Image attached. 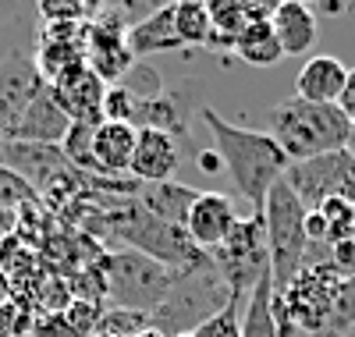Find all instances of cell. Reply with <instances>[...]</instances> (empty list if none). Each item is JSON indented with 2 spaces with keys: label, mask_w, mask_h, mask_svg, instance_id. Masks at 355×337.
<instances>
[{
  "label": "cell",
  "mask_w": 355,
  "mask_h": 337,
  "mask_svg": "<svg viewBox=\"0 0 355 337\" xmlns=\"http://www.w3.org/2000/svg\"><path fill=\"white\" fill-rule=\"evenodd\" d=\"M202 125L210 128V146L224 164V174L231 178L234 192H239L252 213H263V202L270 196V189L284 178V171L291 167V160L284 157V149L274 142L270 132H252L242 128L234 121L220 117L214 107H199Z\"/></svg>",
  "instance_id": "cell-1"
},
{
  "label": "cell",
  "mask_w": 355,
  "mask_h": 337,
  "mask_svg": "<svg viewBox=\"0 0 355 337\" xmlns=\"http://www.w3.org/2000/svg\"><path fill=\"white\" fill-rule=\"evenodd\" d=\"M270 135L291 164H302L323 157V153L345 149L352 135V121L334 103H309L295 96L270 110Z\"/></svg>",
  "instance_id": "cell-2"
},
{
  "label": "cell",
  "mask_w": 355,
  "mask_h": 337,
  "mask_svg": "<svg viewBox=\"0 0 355 337\" xmlns=\"http://www.w3.org/2000/svg\"><path fill=\"white\" fill-rule=\"evenodd\" d=\"M227 302H231V291H227L224 277L217 273L214 259L202 256L199 263H192L185 270H174V284H171L167 298L153 309L150 327L160 330L164 337L196 334L210 316H217Z\"/></svg>",
  "instance_id": "cell-3"
},
{
  "label": "cell",
  "mask_w": 355,
  "mask_h": 337,
  "mask_svg": "<svg viewBox=\"0 0 355 337\" xmlns=\"http://www.w3.org/2000/svg\"><path fill=\"white\" fill-rule=\"evenodd\" d=\"M263 231H266V252H270V277L274 291H284L309 259V238H306V206L295 199L284 185V178L270 189L263 202Z\"/></svg>",
  "instance_id": "cell-4"
},
{
  "label": "cell",
  "mask_w": 355,
  "mask_h": 337,
  "mask_svg": "<svg viewBox=\"0 0 355 337\" xmlns=\"http://www.w3.org/2000/svg\"><path fill=\"white\" fill-rule=\"evenodd\" d=\"M103 273V295L114 302V309H132L153 316V309L167 298L174 284V270L160 266L157 259L142 256L135 249H121L107 256Z\"/></svg>",
  "instance_id": "cell-5"
},
{
  "label": "cell",
  "mask_w": 355,
  "mask_h": 337,
  "mask_svg": "<svg viewBox=\"0 0 355 337\" xmlns=\"http://www.w3.org/2000/svg\"><path fill=\"white\" fill-rule=\"evenodd\" d=\"M214 259L217 273L224 277L231 298H242L256 288L259 277L270 273V252H266V231H263V217L252 213V217L239 221L234 231L217 245L214 252H206Z\"/></svg>",
  "instance_id": "cell-6"
},
{
  "label": "cell",
  "mask_w": 355,
  "mask_h": 337,
  "mask_svg": "<svg viewBox=\"0 0 355 337\" xmlns=\"http://www.w3.org/2000/svg\"><path fill=\"white\" fill-rule=\"evenodd\" d=\"M284 185L306 209H316L327 199H348L355 206V160L345 149H338L302 164H291L284 171Z\"/></svg>",
  "instance_id": "cell-7"
},
{
  "label": "cell",
  "mask_w": 355,
  "mask_h": 337,
  "mask_svg": "<svg viewBox=\"0 0 355 337\" xmlns=\"http://www.w3.org/2000/svg\"><path fill=\"white\" fill-rule=\"evenodd\" d=\"M85 64L103 85L125 82V75L135 68L128 50V21L121 11H96L85 21Z\"/></svg>",
  "instance_id": "cell-8"
},
{
  "label": "cell",
  "mask_w": 355,
  "mask_h": 337,
  "mask_svg": "<svg viewBox=\"0 0 355 337\" xmlns=\"http://www.w3.org/2000/svg\"><path fill=\"white\" fill-rule=\"evenodd\" d=\"M0 167H8L15 178H21L36 196L57 192L64 181H75V174H82L68 164L61 146H40V142H18V139L0 142Z\"/></svg>",
  "instance_id": "cell-9"
},
{
  "label": "cell",
  "mask_w": 355,
  "mask_h": 337,
  "mask_svg": "<svg viewBox=\"0 0 355 337\" xmlns=\"http://www.w3.org/2000/svg\"><path fill=\"white\" fill-rule=\"evenodd\" d=\"M43 85L46 82H43L33 57L11 53L0 60V142L15 139L21 114L28 110V103L36 100V93Z\"/></svg>",
  "instance_id": "cell-10"
},
{
  "label": "cell",
  "mask_w": 355,
  "mask_h": 337,
  "mask_svg": "<svg viewBox=\"0 0 355 337\" xmlns=\"http://www.w3.org/2000/svg\"><path fill=\"white\" fill-rule=\"evenodd\" d=\"M57 103L64 107V114L71 117V125H100L103 121V100H107V89L89 64L71 68L68 75H61L57 82H50Z\"/></svg>",
  "instance_id": "cell-11"
},
{
  "label": "cell",
  "mask_w": 355,
  "mask_h": 337,
  "mask_svg": "<svg viewBox=\"0 0 355 337\" xmlns=\"http://www.w3.org/2000/svg\"><path fill=\"white\" fill-rule=\"evenodd\" d=\"M239 221L242 217H239V209H234V199L231 196H224V192H199V199L189 209L185 231H189L196 249L214 252L217 245L234 231V224H239Z\"/></svg>",
  "instance_id": "cell-12"
},
{
  "label": "cell",
  "mask_w": 355,
  "mask_h": 337,
  "mask_svg": "<svg viewBox=\"0 0 355 337\" xmlns=\"http://www.w3.org/2000/svg\"><path fill=\"white\" fill-rule=\"evenodd\" d=\"M178 160H182V153H178L174 135H167L160 128H139L128 174L135 185H164V181H174Z\"/></svg>",
  "instance_id": "cell-13"
},
{
  "label": "cell",
  "mask_w": 355,
  "mask_h": 337,
  "mask_svg": "<svg viewBox=\"0 0 355 337\" xmlns=\"http://www.w3.org/2000/svg\"><path fill=\"white\" fill-rule=\"evenodd\" d=\"M68 128H71V117L64 114L61 103H57L53 89L43 85L36 93V100L28 103V110L21 114L15 139L18 142H40V146H61Z\"/></svg>",
  "instance_id": "cell-14"
},
{
  "label": "cell",
  "mask_w": 355,
  "mask_h": 337,
  "mask_svg": "<svg viewBox=\"0 0 355 337\" xmlns=\"http://www.w3.org/2000/svg\"><path fill=\"white\" fill-rule=\"evenodd\" d=\"M139 128L121 125V121H100L93 128V174L121 178L132 167Z\"/></svg>",
  "instance_id": "cell-15"
},
{
  "label": "cell",
  "mask_w": 355,
  "mask_h": 337,
  "mask_svg": "<svg viewBox=\"0 0 355 337\" xmlns=\"http://www.w3.org/2000/svg\"><path fill=\"white\" fill-rule=\"evenodd\" d=\"M270 25H274V36H277L284 57L309 53L313 43H316V28H320L313 8L302 4V0H284V4H274Z\"/></svg>",
  "instance_id": "cell-16"
},
{
  "label": "cell",
  "mask_w": 355,
  "mask_h": 337,
  "mask_svg": "<svg viewBox=\"0 0 355 337\" xmlns=\"http://www.w3.org/2000/svg\"><path fill=\"white\" fill-rule=\"evenodd\" d=\"M196 199H199V192L189 189V185H178V181H164V185H135V192H132V202L142 213H150V217H157L164 224H174V227H185L189 209H192Z\"/></svg>",
  "instance_id": "cell-17"
},
{
  "label": "cell",
  "mask_w": 355,
  "mask_h": 337,
  "mask_svg": "<svg viewBox=\"0 0 355 337\" xmlns=\"http://www.w3.org/2000/svg\"><path fill=\"white\" fill-rule=\"evenodd\" d=\"M345 82H348V68L341 60L331 53H316L306 60L299 78H295V96L309 103H338Z\"/></svg>",
  "instance_id": "cell-18"
},
{
  "label": "cell",
  "mask_w": 355,
  "mask_h": 337,
  "mask_svg": "<svg viewBox=\"0 0 355 337\" xmlns=\"http://www.w3.org/2000/svg\"><path fill=\"white\" fill-rule=\"evenodd\" d=\"M128 50L132 57H150V53H167V50H185L174 33V4L150 11L142 21L128 25Z\"/></svg>",
  "instance_id": "cell-19"
},
{
  "label": "cell",
  "mask_w": 355,
  "mask_h": 337,
  "mask_svg": "<svg viewBox=\"0 0 355 337\" xmlns=\"http://www.w3.org/2000/svg\"><path fill=\"white\" fill-rule=\"evenodd\" d=\"M210 8V21H214V40L210 46H224L231 50V43L239 40V33L249 21L259 18H270V4H245V0H217V4H206Z\"/></svg>",
  "instance_id": "cell-20"
},
{
  "label": "cell",
  "mask_w": 355,
  "mask_h": 337,
  "mask_svg": "<svg viewBox=\"0 0 355 337\" xmlns=\"http://www.w3.org/2000/svg\"><path fill=\"white\" fill-rule=\"evenodd\" d=\"M231 53L239 60H245V64H252V68H270V64H277V60L284 57V50H281V43L274 36L270 18L249 21L239 33V40L231 43Z\"/></svg>",
  "instance_id": "cell-21"
},
{
  "label": "cell",
  "mask_w": 355,
  "mask_h": 337,
  "mask_svg": "<svg viewBox=\"0 0 355 337\" xmlns=\"http://www.w3.org/2000/svg\"><path fill=\"white\" fill-rule=\"evenodd\" d=\"M245 313H242V337H277V327H274V277L256 281V288L245 295Z\"/></svg>",
  "instance_id": "cell-22"
},
{
  "label": "cell",
  "mask_w": 355,
  "mask_h": 337,
  "mask_svg": "<svg viewBox=\"0 0 355 337\" xmlns=\"http://www.w3.org/2000/svg\"><path fill=\"white\" fill-rule=\"evenodd\" d=\"M174 33H178V40H182L185 50L210 46V40H214L210 8L199 4V0H182V4H174Z\"/></svg>",
  "instance_id": "cell-23"
},
{
  "label": "cell",
  "mask_w": 355,
  "mask_h": 337,
  "mask_svg": "<svg viewBox=\"0 0 355 337\" xmlns=\"http://www.w3.org/2000/svg\"><path fill=\"white\" fill-rule=\"evenodd\" d=\"M142 330H150V316L146 313H132V309H110L100 313L96 334H110V337H139Z\"/></svg>",
  "instance_id": "cell-24"
},
{
  "label": "cell",
  "mask_w": 355,
  "mask_h": 337,
  "mask_svg": "<svg viewBox=\"0 0 355 337\" xmlns=\"http://www.w3.org/2000/svg\"><path fill=\"white\" fill-rule=\"evenodd\" d=\"M36 202H40V196L21 178H15L8 167H0V213H21Z\"/></svg>",
  "instance_id": "cell-25"
},
{
  "label": "cell",
  "mask_w": 355,
  "mask_h": 337,
  "mask_svg": "<svg viewBox=\"0 0 355 337\" xmlns=\"http://www.w3.org/2000/svg\"><path fill=\"white\" fill-rule=\"evenodd\" d=\"M316 209H320V217L327 221V227H331V241L327 245L355 234V206L348 199H327V202H320Z\"/></svg>",
  "instance_id": "cell-26"
},
{
  "label": "cell",
  "mask_w": 355,
  "mask_h": 337,
  "mask_svg": "<svg viewBox=\"0 0 355 337\" xmlns=\"http://www.w3.org/2000/svg\"><path fill=\"white\" fill-rule=\"evenodd\" d=\"M196 337H242V298H231L217 316H210Z\"/></svg>",
  "instance_id": "cell-27"
},
{
  "label": "cell",
  "mask_w": 355,
  "mask_h": 337,
  "mask_svg": "<svg viewBox=\"0 0 355 337\" xmlns=\"http://www.w3.org/2000/svg\"><path fill=\"white\" fill-rule=\"evenodd\" d=\"M348 327H355V277H345L338 284V298H334V313H331V337H341Z\"/></svg>",
  "instance_id": "cell-28"
},
{
  "label": "cell",
  "mask_w": 355,
  "mask_h": 337,
  "mask_svg": "<svg viewBox=\"0 0 355 337\" xmlns=\"http://www.w3.org/2000/svg\"><path fill=\"white\" fill-rule=\"evenodd\" d=\"M28 337H85L71 320L68 313H46V316H36L33 320V330H28Z\"/></svg>",
  "instance_id": "cell-29"
},
{
  "label": "cell",
  "mask_w": 355,
  "mask_h": 337,
  "mask_svg": "<svg viewBox=\"0 0 355 337\" xmlns=\"http://www.w3.org/2000/svg\"><path fill=\"white\" fill-rule=\"evenodd\" d=\"M33 330V316L18 309V302L0 298V337H28Z\"/></svg>",
  "instance_id": "cell-30"
},
{
  "label": "cell",
  "mask_w": 355,
  "mask_h": 337,
  "mask_svg": "<svg viewBox=\"0 0 355 337\" xmlns=\"http://www.w3.org/2000/svg\"><path fill=\"white\" fill-rule=\"evenodd\" d=\"M306 238H309V245H327L331 241V227L320 217V209H306Z\"/></svg>",
  "instance_id": "cell-31"
},
{
  "label": "cell",
  "mask_w": 355,
  "mask_h": 337,
  "mask_svg": "<svg viewBox=\"0 0 355 337\" xmlns=\"http://www.w3.org/2000/svg\"><path fill=\"white\" fill-rule=\"evenodd\" d=\"M348 121H355V71H348V82H345V89H341V96H338V103H334Z\"/></svg>",
  "instance_id": "cell-32"
},
{
  "label": "cell",
  "mask_w": 355,
  "mask_h": 337,
  "mask_svg": "<svg viewBox=\"0 0 355 337\" xmlns=\"http://www.w3.org/2000/svg\"><path fill=\"white\" fill-rule=\"evenodd\" d=\"M196 164H199L202 174H224V164H220V157L214 153V146L202 149V153H196Z\"/></svg>",
  "instance_id": "cell-33"
},
{
  "label": "cell",
  "mask_w": 355,
  "mask_h": 337,
  "mask_svg": "<svg viewBox=\"0 0 355 337\" xmlns=\"http://www.w3.org/2000/svg\"><path fill=\"white\" fill-rule=\"evenodd\" d=\"M345 153L355 160V125H352V135H348V146H345Z\"/></svg>",
  "instance_id": "cell-34"
},
{
  "label": "cell",
  "mask_w": 355,
  "mask_h": 337,
  "mask_svg": "<svg viewBox=\"0 0 355 337\" xmlns=\"http://www.w3.org/2000/svg\"><path fill=\"white\" fill-rule=\"evenodd\" d=\"M139 337H164V334H160V330H153V327H150V330H142V334H139Z\"/></svg>",
  "instance_id": "cell-35"
},
{
  "label": "cell",
  "mask_w": 355,
  "mask_h": 337,
  "mask_svg": "<svg viewBox=\"0 0 355 337\" xmlns=\"http://www.w3.org/2000/svg\"><path fill=\"white\" fill-rule=\"evenodd\" d=\"M178 337H196V334H178Z\"/></svg>",
  "instance_id": "cell-36"
},
{
  "label": "cell",
  "mask_w": 355,
  "mask_h": 337,
  "mask_svg": "<svg viewBox=\"0 0 355 337\" xmlns=\"http://www.w3.org/2000/svg\"><path fill=\"white\" fill-rule=\"evenodd\" d=\"M352 125H355V121H352Z\"/></svg>",
  "instance_id": "cell-37"
}]
</instances>
